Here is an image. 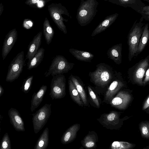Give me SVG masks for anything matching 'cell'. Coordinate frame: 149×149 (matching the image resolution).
I'll use <instances>...</instances> for the list:
<instances>
[{"mask_svg":"<svg viewBox=\"0 0 149 149\" xmlns=\"http://www.w3.org/2000/svg\"><path fill=\"white\" fill-rule=\"evenodd\" d=\"M98 4L96 0H81L76 15L77 22L80 26L88 25L93 19Z\"/></svg>","mask_w":149,"mask_h":149,"instance_id":"cell-1","label":"cell"},{"mask_svg":"<svg viewBox=\"0 0 149 149\" xmlns=\"http://www.w3.org/2000/svg\"><path fill=\"white\" fill-rule=\"evenodd\" d=\"M143 19L141 17L140 21L136 19L130 29L127 37L128 46V60L131 61L135 57L139 43L140 38L142 33L145 24L142 22Z\"/></svg>","mask_w":149,"mask_h":149,"instance_id":"cell-2","label":"cell"},{"mask_svg":"<svg viewBox=\"0 0 149 149\" xmlns=\"http://www.w3.org/2000/svg\"><path fill=\"white\" fill-rule=\"evenodd\" d=\"M49 15L58 29L64 34L67 33L64 22H67L68 19H65L63 15H66L71 18L66 8L61 3H52L48 6Z\"/></svg>","mask_w":149,"mask_h":149,"instance_id":"cell-3","label":"cell"},{"mask_svg":"<svg viewBox=\"0 0 149 149\" xmlns=\"http://www.w3.org/2000/svg\"><path fill=\"white\" fill-rule=\"evenodd\" d=\"M75 64L68 62L63 56H56L52 60L49 69L45 74V77H53L67 73L73 68Z\"/></svg>","mask_w":149,"mask_h":149,"instance_id":"cell-4","label":"cell"},{"mask_svg":"<svg viewBox=\"0 0 149 149\" xmlns=\"http://www.w3.org/2000/svg\"><path fill=\"white\" fill-rule=\"evenodd\" d=\"M51 104H46L33 115L32 122L35 134L38 133L47 122L51 113Z\"/></svg>","mask_w":149,"mask_h":149,"instance_id":"cell-5","label":"cell"},{"mask_svg":"<svg viewBox=\"0 0 149 149\" xmlns=\"http://www.w3.org/2000/svg\"><path fill=\"white\" fill-rule=\"evenodd\" d=\"M24 52L18 53L13 58L8 68L6 81L12 82L17 79L22 72L24 64Z\"/></svg>","mask_w":149,"mask_h":149,"instance_id":"cell-6","label":"cell"},{"mask_svg":"<svg viewBox=\"0 0 149 149\" xmlns=\"http://www.w3.org/2000/svg\"><path fill=\"white\" fill-rule=\"evenodd\" d=\"M66 95V79L63 74L53 77L49 95L52 100L60 99Z\"/></svg>","mask_w":149,"mask_h":149,"instance_id":"cell-7","label":"cell"},{"mask_svg":"<svg viewBox=\"0 0 149 149\" xmlns=\"http://www.w3.org/2000/svg\"><path fill=\"white\" fill-rule=\"evenodd\" d=\"M91 78L96 85L103 86L108 84L111 78V75L107 65L101 63L97 66L95 71L90 73Z\"/></svg>","mask_w":149,"mask_h":149,"instance_id":"cell-8","label":"cell"},{"mask_svg":"<svg viewBox=\"0 0 149 149\" xmlns=\"http://www.w3.org/2000/svg\"><path fill=\"white\" fill-rule=\"evenodd\" d=\"M17 32L15 28L10 30L6 34L3 43L1 55L5 59L14 46L17 38Z\"/></svg>","mask_w":149,"mask_h":149,"instance_id":"cell-9","label":"cell"},{"mask_svg":"<svg viewBox=\"0 0 149 149\" xmlns=\"http://www.w3.org/2000/svg\"><path fill=\"white\" fill-rule=\"evenodd\" d=\"M135 66L133 74L134 80L138 84L143 85V77L149 66V55L140 60Z\"/></svg>","mask_w":149,"mask_h":149,"instance_id":"cell-10","label":"cell"},{"mask_svg":"<svg viewBox=\"0 0 149 149\" xmlns=\"http://www.w3.org/2000/svg\"><path fill=\"white\" fill-rule=\"evenodd\" d=\"M131 99L130 94L126 92L121 91L111 100L110 104L116 108L124 109L128 106Z\"/></svg>","mask_w":149,"mask_h":149,"instance_id":"cell-11","label":"cell"},{"mask_svg":"<svg viewBox=\"0 0 149 149\" xmlns=\"http://www.w3.org/2000/svg\"><path fill=\"white\" fill-rule=\"evenodd\" d=\"M42 32H39L34 37L29 45L26 58L29 62L37 53L39 49L41 43Z\"/></svg>","mask_w":149,"mask_h":149,"instance_id":"cell-12","label":"cell"},{"mask_svg":"<svg viewBox=\"0 0 149 149\" xmlns=\"http://www.w3.org/2000/svg\"><path fill=\"white\" fill-rule=\"evenodd\" d=\"M8 114L10 122L15 130L19 132L24 131V121L17 110L11 108L8 111Z\"/></svg>","mask_w":149,"mask_h":149,"instance_id":"cell-13","label":"cell"},{"mask_svg":"<svg viewBox=\"0 0 149 149\" xmlns=\"http://www.w3.org/2000/svg\"><path fill=\"white\" fill-rule=\"evenodd\" d=\"M104 0L125 8H130L138 13L145 6V4L141 0Z\"/></svg>","mask_w":149,"mask_h":149,"instance_id":"cell-14","label":"cell"},{"mask_svg":"<svg viewBox=\"0 0 149 149\" xmlns=\"http://www.w3.org/2000/svg\"><path fill=\"white\" fill-rule=\"evenodd\" d=\"M118 15V13H116L107 16L93 30L91 36H95L105 31L115 22Z\"/></svg>","mask_w":149,"mask_h":149,"instance_id":"cell-15","label":"cell"},{"mask_svg":"<svg viewBox=\"0 0 149 149\" xmlns=\"http://www.w3.org/2000/svg\"><path fill=\"white\" fill-rule=\"evenodd\" d=\"M79 124L75 123L69 127L63 134L61 138V142L66 144L73 141L76 138L77 132L80 129Z\"/></svg>","mask_w":149,"mask_h":149,"instance_id":"cell-16","label":"cell"},{"mask_svg":"<svg viewBox=\"0 0 149 149\" xmlns=\"http://www.w3.org/2000/svg\"><path fill=\"white\" fill-rule=\"evenodd\" d=\"M122 43L112 46L107 50V55L108 58L112 60L116 64H120L122 62Z\"/></svg>","mask_w":149,"mask_h":149,"instance_id":"cell-17","label":"cell"},{"mask_svg":"<svg viewBox=\"0 0 149 149\" xmlns=\"http://www.w3.org/2000/svg\"><path fill=\"white\" fill-rule=\"evenodd\" d=\"M47 89V86L43 85L37 92L33 94L31 100L30 107L31 112H33L39 106L43 100Z\"/></svg>","mask_w":149,"mask_h":149,"instance_id":"cell-18","label":"cell"},{"mask_svg":"<svg viewBox=\"0 0 149 149\" xmlns=\"http://www.w3.org/2000/svg\"><path fill=\"white\" fill-rule=\"evenodd\" d=\"M75 86L79 93L84 105L87 106L88 105V101L86 94L83 87V84L79 78L76 76L71 74L69 77Z\"/></svg>","mask_w":149,"mask_h":149,"instance_id":"cell-19","label":"cell"},{"mask_svg":"<svg viewBox=\"0 0 149 149\" xmlns=\"http://www.w3.org/2000/svg\"><path fill=\"white\" fill-rule=\"evenodd\" d=\"M69 51L76 59L79 61L90 62L94 57V55L89 52L73 48L69 49Z\"/></svg>","mask_w":149,"mask_h":149,"instance_id":"cell-20","label":"cell"},{"mask_svg":"<svg viewBox=\"0 0 149 149\" xmlns=\"http://www.w3.org/2000/svg\"><path fill=\"white\" fill-rule=\"evenodd\" d=\"M123 86V82L120 81H113L110 84L106 93L105 97V100L111 101L113 96Z\"/></svg>","mask_w":149,"mask_h":149,"instance_id":"cell-21","label":"cell"},{"mask_svg":"<svg viewBox=\"0 0 149 149\" xmlns=\"http://www.w3.org/2000/svg\"><path fill=\"white\" fill-rule=\"evenodd\" d=\"M149 24L145 25L144 28L140 39L139 43L135 56H137L142 52L147 44L149 39Z\"/></svg>","mask_w":149,"mask_h":149,"instance_id":"cell-22","label":"cell"},{"mask_svg":"<svg viewBox=\"0 0 149 149\" xmlns=\"http://www.w3.org/2000/svg\"><path fill=\"white\" fill-rule=\"evenodd\" d=\"M49 142V130L46 127L38 139L34 149H46Z\"/></svg>","mask_w":149,"mask_h":149,"instance_id":"cell-23","label":"cell"},{"mask_svg":"<svg viewBox=\"0 0 149 149\" xmlns=\"http://www.w3.org/2000/svg\"><path fill=\"white\" fill-rule=\"evenodd\" d=\"M68 88L69 94L71 98L75 103L80 106L83 107L84 104L75 86L71 80L68 79Z\"/></svg>","mask_w":149,"mask_h":149,"instance_id":"cell-24","label":"cell"},{"mask_svg":"<svg viewBox=\"0 0 149 149\" xmlns=\"http://www.w3.org/2000/svg\"><path fill=\"white\" fill-rule=\"evenodd\" d=\"M43 32L46 43L49 45L52 41L54 32L47 17L45 18L43 23Z\"/></svg>","mask_w":149,"mask_h":149,"instance_id":"cell-25","label":"cell"},{"mask_svg":"<svg viewBox=\"0 0 149 149\" xmlns=\"http://www.w3.org/2000/svg\"><path fill=\"white\" fill-rule=\"evenodd\" d=\"M45 49L43 47L39 49L37 53L31 61L27 63V69L30 70L37 67L42 61Z\"/></svg>","mask_w":149,"mask_h":149,"instance_id":"cell-26","label":"cell"},{"mask_svg":"<svg viewBox=\"0 0 149 149\" xmlns=\"http://www.w3.org/2000/svg\"><path fill=\"white\" fill-rule=\"evenodd\" d=\"M51 0H27L25 3L31 7L39 9L41 8Z\"/></svg>","mask_w":149,"mask_h":149,"instance_id":"cell-27","label":"cell"},{"mask_svg":"<svg viewBox=\"0 0 149 149\" xmlns=\"http://www.w3.org/2000/svg\"><path fill=\"white\" fill-rule=\"evenodd\" d=\"M0 149H11L10 140L7 133L4 134L2 139Z\"/></svg>","mask_w":149,"mask_h":149,"instance_id":"cell-28","label":"cell"},{"mask_svg":"<svg viewBox=\"0 0 149 149\" xmlns=\"http://www.w3.org/2000/svg\"><path fill=\"white\" fill-rule=\"evenodd\" d=\"M131 144L125 142H113L111 145L112 149H129L132 147Z\"/></svg>","mask_w":149,"mask_h":149,"instance_id":"cell-29","label":"cell"},{"mask_svg":"<svg viewBox=\"0 0 149 149\" xmlns=\"http://www.w3.org/2000/svg\"><path fill=\"white\" fill-rule=\"evenodd\" d=\"M33 78V76L31 75L27 77L24 81L22 87V90L24 93H27L30 91Z\"/></svg>","mask_w":149,"mask_h":149,"instance_id":"cell-30","label":"cell"},{"mask_svg":"<svg viewBox=\"0 0 149 149\" xmlns=\"http://www.w3.org/2000/svg\"><path fill=\"white\" fill-rule=\"evenodd\" d=\"M138 13L141 15V17L146 21H149V6H145L143 7Z\"/></svg>","mask_w":149,"mask_h":149,"instance_id":"cell-31","label":"cell"},{"mask_svg":"<svg viewBox=\"0 0 149 149\" xmlns=\"http://www.w3.org/2000/svg\"><path fill=\"white\" fill-rule=\"evenodd\" d=\"M105 115L106 119L109 122H113L118 120L119 116L118 112L115 111H112Z\"/></svg>","mask_w":149,"mask_h":149,"instance_id":"cell-32","label":"cell"},{"mask_svg":"<svg viewBox=\"0 0 149 149\" xmlns=\"http://www.w3.org/2000/svg\"><path fill=\"white\" fill-rule=\"evenodd\" d=\"M87 89L89 95L93 102L98 108L100 107V104L98 99L94 92L89 86H88Z\"/></svg>","mask_w":149,"mask_h":149,"instance_id":"cell-33","label":"cell"},{"mask_svg":"<svg viewBox=\"0 0 149 149\" xmlns=\"http://www.w3.org/2000/svg\"><path fill=\"white\" fill-rule=\"evenodd\" d=\"M33 25L32 21L30 19H26L23 22V26L25 28L29 29H30Z\"/></svg>","mask_w":149,"mask_h":149,"instance_id":"cell-34","label":"cell"},{"mask_svg":"<svg viewBox=\"0 0 149 149\" xmlns=\"http://www.w3.org/2000/svg\"><path fill=\"white\" fill-rule=\"evenodd\" d=\"M142 134L144 135L148 134V129L147 126V125L143 124L141 128Z\"/></svg>","mask_w":149,"mask_h":149,"instance_id":"cell-35","label":"cell"},{"mask_svg":"<svg viewBox=\"0 0 149 149\" xmlns=\"http://www.w3.org/2000/svg\"><path fill=\"white\" fill-rule=\"evenodd\" d=\"M145 77L143 81V84H146L149 80V67L148 68L146 71L145 73Z\"/></svg>","mask_w":149,"mask_h":149,"instance_id":"cell-36","label":"cell"},{"mask_svg":"<svg viewBox=\"0 0 149 149\" xmlns=\"http://www.w3.org/2000/svg\"><path fill=\"white\" fill-rule=\"evenodd\" d=\"M149 106V96H148L147 99L145 101L143 107V110H145L148 108Z\"/></svg>","mask_w":149,"mask_h":149,"instance_id":"cell-37","label":"cell"},{"mask_svg":"<svg viewBox=\"0 0 149 149\" xmlns=\"http://www.w3.org/2000/svg\"><path fill=\"white\" fill-rule=\"evenodd\" d=\"M4 10V6L2 3H0V16Z\"/></svg>","mask_w":149,"mask_h":149,"instance_id":"cell-38","label":"cell"},{"mask_svg":"<svg viewBox=\"0 0 149 149\" xmlns=\"http://www.w3.org/2000/svg\"><path fill=\"white\" fill-rule=\"evenodd\" d=\"M4 91V90L2 87L0 85V96L2 95Z\"/></svg>","mask_w":149,"mask_h":149,"instance_id":"cell-39","label":"cell"},{"mask_svg":"<svg viewBox=\"0 0 149 149\" xmlns=\"http://www.w3.org/2000/svg\"><path fill=\"white\" fill-rule=\"evenodd\" d=\"M2 118H3L2 116L1 115H0V130H1L0 125H1V121L2 120Z\"/></svg>","mask_w":149,"mask_h":149,"instance_id":"cell-40","label":"cell"},{"mask_svg":"<svg viewBox=\"0 0 149 149\" xmlns=\"http://www.w3.org/2000/svg\"><path fill=\"white\" fill-rule=\"evenodd\" d=\"M79 149H84L83 147H81Z\"/></svg>","mask_w":149,"mask_h":149,"instance_id":"cell-41","label":"cell"},{"mask_svg":"<svg viewBox=\"0 0 149 149\" xmlns=\"http://www.w3.org/2000/svg\"><path fill=\"white\" fill-rule=\"evenodd\" d=\"M143 0L145 1H148V3L149 2V0Z\"/></svg>","mask_w":149,"mask_h":149,"instance_id":"cell-42","label":"cell"}]
</instances>
